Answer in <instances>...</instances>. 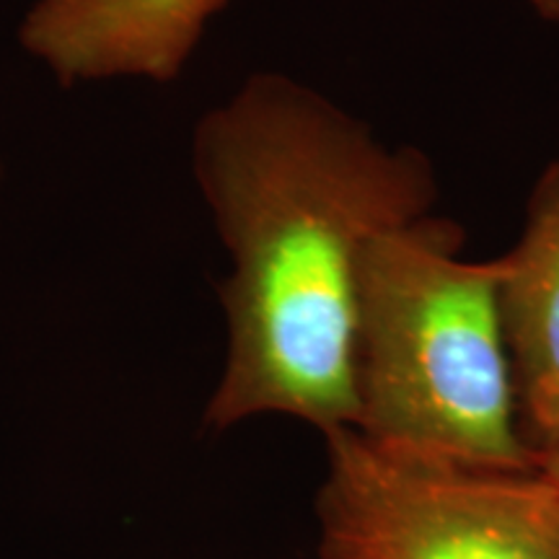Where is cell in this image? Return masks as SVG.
Returning <instances> with one entry per match:
<instances>
[{"label": "cell", "mask_w": 559, "mask_h": 559, "mask_svg": "<svg viewBox=\"0 0 559 559\" xmlns=\"http://www.w3.org/2000/svg\"><path fill=\"white\" fill-rule=\"evenodd\" d=\"M192 177L228 272L210 432L293 417L355 428L360 277L383 234L432 213L430 158L285 73H251L192 132Z\"/></svg>", "instance_id": "6da1fadb"}, {"label": "cell", "mask_w": 559, "mask_h": 559, "mask_svg": "<svg viewBox=\"0 0 559 559\" xmlns=\"http://www.w3.org/2000/svg\"><path fill=\"white\" fill-rule=\"evenodd\" d=\"M355 391L362 438L495 472L539 466L519 419L500 264L469 260L436 213L386 230L360 277Z\"/></svg>", "instance_id": "7a4b0ae2"}, {"label": "cell", "mask_w": 559, "mask_h": 559, "mask_svg": "<svg viewBox=\"0 0 559 559\" xmlns=\"http://www.w3.org/2000/svg\"><path fill=\"white\" fill-rule=\"evenodd\" d=\"M321 559H559V487L391 451L358 430L324 436Z\"/></svg>", "instance_id": "3957f363"}, {"label": "cell", "mask_w": 559, "mask_h": 559, "mask_svg": "<svg viewBox=\"0 0 559 559\" xmlns=\"http://www.w3.org/2000/svg\"><path fill=\"white\" fill-rule=\"evenodd\" d=\"M228 0H34L21 50L60 86L177 81Z\"/></svg>", "instance_id": "277c9868"}, {"label": "cell", "mask_w": 559, "mask_h": 559, "mask_svg": "<svg viewBox=\"0 0 559 559\" xmlns=\"http://www.w3.org/2000/svg\"><path fill=\"white\" fill-rule=\"evenodd\" d=\"M498 264L521 432L542 461L559 449V153L536 179L519 239Z\"/></svg>", "instance_id": "5b68a950"}, {"label": "cell", "mask_w": 559, "mask_h": 559, "mask_svg": "<svg viewBox=\"0 0 559 559\" xmlns=\"http://www.w3.org/2000/svg\"><path fill=\"white\" fill-rule=\"evenodd\" d=\"M539 472L551 481V485L559 487V449H555L549 456H544L539 461Z\"/></svg>", "instance_id": "8992f818"}, {"label": "cell", "mask_w": 559, "mask_h": 559, "mask_svg": "<svg viewBox=\"0 0 559 559\" xmlns=\"http://www.w3.org/2000/svg\"><path fill=\"white\" fill-rule=\"evenodd\" d=\"M531 5H534L539 16L559 24V0H531Z\"/></svg>", "instance_id": "52a82bcc"}, {"label": "cell", "mask_w": 559, "mask_h": 559, "mask_svg": "<svg viewBox=\"0 0 559 559\" xmlns=\"http://www.w3.org/2000/svg\"><path fill=\"white\" fill-rule=\"evenodd\" d=\"M0 181H3V160H0Z\"/></svg>", "instance_id": "ba28073f"}]
</instances>
